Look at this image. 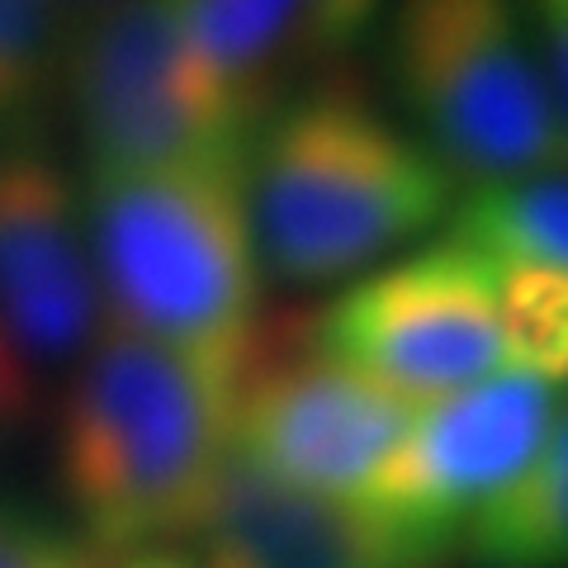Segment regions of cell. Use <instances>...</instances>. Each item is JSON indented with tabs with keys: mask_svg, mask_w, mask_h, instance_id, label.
Here are the masks:
<instances>
[{
	"mask_svg": "<svg viewBox=\"0 0 568 568\" xmlns=\"http://www.w3.org/2000/svg\"><path fill=\"white\" fill-rule=\"evenodd\" d=\"M233 379L104 327L62 375L52 478L71 536L119 564L185 549L233 459Z\"/></svg>",
	"mask_w": 568,
	"mask_h": 568,
	"instance_id": "6da1fadb",
	"label": "cell"
},
{
	"mask_svg": "<svg viewBox=\"0 0 568 568\" xmlns=\"http://www.w3.org/2000/svg\"><path fill=\"white\" fill-rule=\"evenodd\" d=\"M242 190L261 275L290 290L369 275L459 200L455 175L351 77H317L256 119Z\"/></svg>",
	"mask_w": 568,
	"mask_h": 568,
	"instance_id": "7a4b0ae2",
	"label": "cell"
},
{
	"mask_svg": "<svg viewBox=\"0 0 568 568\" xmlns=\"http://www.w3.org/2000/svg\"><path fill=\"white\" fill-rule=\"evenodd\" d=\"M104 317L233 379L261 332V261L242 162L81 175Z\"/></svg>",
	"mask_w": 568,
	"mask_h": 568,
	"instance_id": "3957f363",
	"label": "cell"
},
{
	"mask_svg": "<svg viewBox=\"0 0 568 568\" xmlns=\"http://www.w3.org/2000/svg\"><path fill=\"white\" fill-rule=\"evenodd\" d=\"M384 77L407 133L455 185H503L568 166L517 0H388Z\"/></svg>",
	"mask_w": 568,
	"mask_h": 568,
	"instance_id": "277c9868",
	"label": "cell"
},
{
	"mask_svg": "<svg viewBox=\"0 0 568 568\" xmlns=\"http://www.w3.org/2000/svg\"><path fill=\"white\" fill-rule=\"evenodd\" d=\"M58 91L85 171L242 162L261 119L194 58L175 0H119L71 24Z\"/></svg>",
	"mask_w": 568,
	"mask_h": 568,
	"instance_id": "5b68a950",
	"label": "cell"
},
{
	"mask_svg": "<svg viewBox=\"0 0 568 568\" xmlns=\"http://www.w3.org/2000/svg\"><path fill=\"white\" fill-rule=\"evenodd\" d=\"M304 327L317 351L413 407L507 369L493 261L450 233L342 284Z\"/></svg>",
	"mask_w": 568,
	"mask_h": 568,
	"instance_id": "8992f818",
	"label": "cell"
},
{
	"mask_svg": "<svg viewBox=\"0 0 568 568\" xmlns=\"http://www.w3.org/2000/svg\"><path fill=\"white\" fill-rule=\"evenodd\" d=\"M417 407L332 361L294 323H261L233 388V459L284 488L361 503Z\"/></svg>",
	"mask_w": 568,
	"mask_h": 568,
	"instance_id": "52a82bcc",
	"label": "cell"
},
{
	"mask_svg": "<svg viewBox=\"0 0 568 568\" xmlns=\"http://www.w3.org/2000/svg\"><path fill=\"white\" fill-rule=\"evenodd\" d=\"M555 413V384L521 369L422 403L361 507L432 555L459 559L474 511L526 469Z\"/></svg>",
	"mask_w": 568,
	"mask_h": 568,
	"instance_id": "ba28073f",
	"label": "cell"
},
{
	"mask_svg": "<svg viewBox=\"0 0 568 568\" xmlns=\"http://www.w3.org/2000/svg\"><path fill=\"white\" fill-rule=\"evenodd\" d=\"M0 327L39 379L67 375L110 327L81 181L29 138L0 142Z\"/></svg>",
	"mask_w": 568,
	"mask_h": 568,
	"instance_id": "9c48e42d",
	"label": "cell"
},
{
	"mask_svg": "<svg viewBox=\"0 0 568 568\" xmlns=\"http://www.w3.org/2000/svg\"><path fill=\"white\" fill-rule=\"evenodd\" d=\"M194 568H450L361 503L284 488L227 459L194 530Z\"/></svg>",
	"mask_w": 568,
	"mask_h": 568,
	"instance_id": "30bf717a",
	"label": "cell"
},
{
	"mask_svg": "<svg viewBox=\"0 0 568 568\" xmlns=\"http://www.w3.org/2000/svg\"><path fill=\"white\" fill-rule=\"evenodd\" d=\"M459 559L484 568H568V403L511 484L474 511Z\"/></svg>",
	"mask_w": 568,
	"mask_h": 568,
	"instance_id": "8fae6325",
	"label": "cell"
},
{
	"mask_svg": "<svg viewBox=\"0 0 568 568\" xmlns=\"http://www.w3.org/2000/svg\"><path fill=\"white\" fill-rule=\"evenodd\" d=\"M185 39L209 77L246 110H271L280 62L298 52L304 0H175Z\"/></svg>",
	"mask_w": 568,
	"mask_h": 568,
	"instance_id": "7c38bea8",
	"label": "cell"
},
{
	"mask_svg": "<svg viewBox=\"0 0 568 568\" xmlns=\"http://www.w3.org/2000/svg\"><path fill=\"white\" fill-rule=\"evenodd\" d=\"M450 237L493 261H530L568 275V166L474 185L450 209Z\"/></svg>",
	"mask_w": 568,
	"mask_h": 568,
	"instance_id": "4fadbf2b",
	"label": "cell"
},
{
	"mask_svg": "<svg viewBox=\"0 0 568 568\" xmlns=\"http://www.w3.org/2000/svg\"><path fill=\"white\" fill-rule=\"evenodd\" d=\"M493 308L507 369L555 388L568 384V275L530 261H493Z\"/></svg>",
	"mask_w": 568,
	"mask_h": 568,
	"instance_id": "5bb4252c",
	"label": "cell"
},
{
	"mask_svg": "<svg viewBox=\"0 0 568 568\" xmlns=\"http://www.w3.org/2000/svg\"><path fill=\"white\" fill-rule=\"evenodd\" d=\"M67 33L62 0H0V142L20 138L10 129H24L58 91Z\"/></svg>",
	"mask_w": 568,
	"mask_h": 568,
	"instance_id": "9a60e30c",
	"label": "cell"
},
{
	"mask_svg": "<svg viewBox=\"0 0 568 568\" xmlns=\"http://www.w3.org/2000/svg\"><path fill=\"white\" fill-rule=\"evenodd\" d=\"M0 568H110L67 526L29 507L0 503Z\"/></svg>",
	"mask_w": 568,
	"mask_h": 568,
	"instance_id": "2e32d148",
	"label": "cell"
},
{
	"mask_svg": "<svg viewBox=\"0 0 568 568\" xmlns=\"http://www.w3.org/2000/svg\"><path fill=\"white\" fill-rule=\"evenodd\" d=\"M388 0H304V33H298V52L317 62H342L355 52L369 29L379 24Z\"/></svg>",
	"mask_w": 568,
	"mask_h": 568,
	"instance_id": "e0dca14e",
	"label": "cell"
},
{
	"mask_svg": "<svg viewBox=\"0 0 568 568\" xmlns=\"http://www.w3.org/2000/svg\"><path fill=\"white\" fill-rule=\"evenodd\" d=\"M517 6H521L530 43H536L549 100H555L559 129L568 142V0H517Z\"/></svg>",
	"mask_w": 568,
	"mask_h": 568,
	"instance_id": "ac0fdd59",
	"label": "cell"
},
{
	"mask_svg": "<svg viewBox=\"0 0 568 568\" xmlns=\"http://www.w3.org/2000/svg\"><path fill=\"white\" fill-rule=\"evenodd\" d=\"M39 398H43V379L33 369L20 346L0 327V455H6L14 440H20L33 417H39Z\"/></svg>",
	"mask_w": 568,
	"mask_h": 568,
	"instance_id": "d6986e66",
	"label": "cell"
},
{
	"mask_svg": "<svg viewBox=\"0 0 568 568\" xmlns=\"http://www.w3.org/2000/svg\"><path fill=\"white\" fill-rule=\"evenodd\" d=\"M110 568H194L185 549H152V555H133V559H119Z\"/></svg>",
	"mask_w": 568,
	"mask_h": 568,
	"instance_id": "ffe728a7",
	"label": "cell"
},
{
	"mask_svg": "<svg viewBox=\"0 0 568 568\" xmlns=\"http://www.w3.org/2000/svg\"><path fill=\"white\" fill-rule=\"evenodd\" d=\"M110 6H119V0H62V14H67V24H81V20H91V14L110 10Z\"/></svg>",
	"mask_w": 568,
	"mask_h": 568,
	"instance_id": "44dd1931",
	"label": "cell"
},
{
	"mask_svg": "<svg viewBox=\"0 0 568 568\" xmlns=\"http://www.w3.org/2000/svg\"><path fill=\"white\" fill-rule=\"evenodd\" d=\"M450 568H484V564H469V559H455Z\"/></svg>",
	"mask_w": 568,
	"mask_h": 568,
	"instance_id": "7402d4cb",
	"label": "cell"
}]
</instances>
